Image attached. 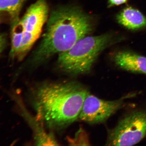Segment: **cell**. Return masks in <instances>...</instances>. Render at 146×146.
Masks as SVG:
<instances>
[{
	"instance_id": "obj_1",
	"label": "cell",
	"mask_w": 146,
	"mask_h": 146,
	"mask_svg": "<svg viewBox=\"0 0 146 146\" xmlns=\"http://www.w3.org/2000/svg\"><path fill=\"white\" fill-rule=\"evenodd\" d=\"M93 29L90 16L78 7H60L50 13L46 32L33 52L32 63L39 65L52 56L70 48Z\"/></svg>"
},
{
	"instance_id": "obj_2",
	"label": "cell",
	"mask_w": 146,
	"mask_h": 146,
	"mask_svg": "<svg viewBox=\"0 0 146 146\" xmlns=\"http://www.w3.org/2000/svg\"><path fill=\"white\" fill-rule=\"evenodd\" d=\"M88 92L75 82L41 84L34 93L36 116L52 128L68 126L78 119Z\"/></svg>"
},
{
	"instance_id": "obj_3",
	"label": "cell",
	"mask_w": 146,
	"mask_h": 146,
	"mask_svg": "<svg viewBox=\"0 0 146 146\" xmlns=\"http://www.w3.org/2000/svg\"><path fill=\"white\" fill-rule=\"evenodd\" d=\"M112 39V35L109 34L85 36L70 48L59 54L58 65L61 70L72 75L87 74Z\"/></svg>"
},
{
	"instance_id": "obj_4",
	"label": "cell",
	"mask_w": 146,
	"mask_h": 146,
	"mask_svg": "<svg viewBox=\"0 0 146 146\" xmlns=\"http://www.w3.org/2000/svg\"><path fill=\"white\" fill-rule=\"evenodd\" d=\"M146 136V111L136 110L126 115L108 132L106 145L132 146Z\"/></svg>"
},
{
	"instance_id": "obj_5",
	"label": "cell",
	"mask_w": 146,
	"mask_h": 146,
	"mask_svg": "<svg viewBox=\"0 0 146 146\" xmlns=\"http://www.w3.org/2000/svg\"><path fill=\"white\" fill-rule=\"evenodd\" d=\"M48 7L45 0H38L28 9L20 20L23 36L17 60L21 61L27 54L39 38L48 19Z\"/></svg>"
},
{
	"instance_id": "obj_6",
	"label": "cell",
	"mask_w": 146,
	"mask_h": 146,
	"mask_svg": "<svg viewBox=\"0 0 146 146\" xmlns=\"http://www.w3.org/2000/svg\"><path fill=\"white\" fill-rule=\"evenodd\" d=\"M135 94H129L116 100L106 101L100 99L88 92L78 119L90 124L104 122L123 107L125 100L133 97Z\"/></svg>"
},
{
	"instance_id": "obj_7",
	"label": "cell",
	"mask_w": 146,
	"mask_h": 146,
	"mask_svg": "<svg viewBox=\"0 0 146 146\" xmlns=\"http://www.w3.org/2000/svg\"><path fill=\"white\" fill-rule=\"evenodd\" d=\"M18 107L21 109L22 116L26 120L33 133L35 143L36 145H58L54 135L45 130L44 124L37 116L34 117L29 113L19 97H16Z\"/></svg>"
},
{
	"instance_id": "obj_8",
	"label": "cell",
	"mask_w": 146,
	"mask_h": 146,
	"mask_svg": "<svg viewBox=\"0 0 146 146\" xmlns=\"http://www.w3.org/2000/svg\"><path fill=\"white\" fill-rule=\"evenodd\" d=\"M115 65L131 72L146 74V57L132 52L120 51L113 56Z\"/></svg>"
},
{
	"instance_id": "obj_9",
	"label": "cell",
	"mask_w": 146,
	"mask_h": 146,
	"mask_svg": "<svg viewBox=\"0 0 146 146\" xmlns=\"http://www.w3.org/2000/svg\"><path fill=\"white\" fill-rule=\"evenodd\" d=\"M117 21L121 25L131 30H137L146 27V17L141 11L129 7L117 15Z\"/></svg>"
},
{
	"instance_id": "obj_10",
	"label": "cell",
	"mask_w": 146,
	"mask_h": 146,
	"mask_svg": "<svg viewBox=\"0 0 146 146\" xmlns=\"http://www.w3.org/2000/svg\"><path fill=\"white\" fill-rule=\"evenodd\" d=\"M23 36V29L20 19L12 22L11 31V49L10 55L13 59L17 60Z\"/></svg>"
},
{
	"instance_id": "obj_11",
	"label": "cell",
	"mask_w": 146,
	"mask_h": 146,
	"mask_svg": "<svg viewBox=\"0 0 146 146\" xmlns=\"http://www.w3.org/2000/svg\"><path fill=\"white\" fill-rule=\"evenodd\" d=\"M25 0H0V12L9 15L12 22L19 19L21 8Z\"/></svg>"
},
{
	"instance_id": "obj_12",
	"label": "cell",
	"mask_w": 146,
	"mask_h": 146,
	"mask_svg": "<svg viewBox=\"0 0 146 146\" xmlns=\"http://www.w3.org/2000/svg\"><path fill=\"white\" fill-rule=\"evenodd\" d=\"M84 140L89 142L88 136L86 133H85V131H83V129H81L77 132L75 137H74V138L72 139V140H70L69 141H70V143L72 145H76V143H77V145H79V143L80 145H89V143Z\"/></svg>"
},
{
	"instance_id": "obj_13",
	"label": "cell",
	"mask_w": 146,
	"mask_h": 146,
	"mask_svg": "<svg viewBox=\"0 0 146 146\" xmlns=\"http://www.w3.org/2000/svg\"><path fill=\"white\" fill-rule=\"evenodd\" d=\"M128 0H108V5L110 7L121 5L126 3Z\"/></svg>"
},
{
	"instance_id": "obj_14",
	"label": "cell",
	"mask_w": 146,
	"mask_h": 146,
	"mask_svg": "<svg viewBox=\"0 0 146 146\" xmlns=\"http://www.w3.org/2000/svg\"><path fill=\"white\" fill-rule=\"evenodd\" d=\"M6 40L3 35H0V52L2 51L5 46Z\"/></svg>"
}]
</instances>
